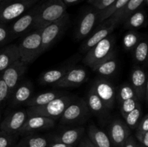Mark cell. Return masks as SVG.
Returning <instances> with one entry per match:
<instances>
[{
    "mask_svg": "<svg viewBox=\"0 0 148 147\" xmlns=\"http://www.w3.org/2000/svg\"><path fill=\"white\" fill-rule=\"evenodd\" d=\"M63 0H45L36 6V14L33 30L42 29L49 23L60 18L66 12Z\"/></svg>",
    "mask_w": 148,
    "mask_h": 147,
    "instance_id": "6da1fadb",
    "label": "cell"
},
{
    "mask_svg": "<svg viewBox=\"0 0 148 147\" xmlns=\"http://www.w3.org/2000/svg\"><path fill=\"white\" fill-rule=\"evenodd\" d=\"M41 29L33 30L24 35L20 40L18 47L20 61L29 65L33 63L42 53Z\"/></svg>",
    "mask_w": 148,
    "mask_h": 147,
    "instance_id": "7a4b0ae2",
    "label": "cell"
},
{
    "mask_svg": "<svg viewBox=\"0 0 148 147\" xmlns=\"http://www.w3.org/2000/svg\"><path fill=\"white\" fill-rule=\"evenodd\" d=\"M115 37L109 35L85 53L82 62L92 70L101 62L115 56Z\"/></svg>",
    "mask_w": 148,
    "mask_h": 147,
    "instance_id": "3957f363",
    "label": "cell"
},
{
    "mask_svg": "<svg viewBox=\"0 0 148 147\" xmlns=\"http://www.w3.org/2000/svg\"><path fill=\"white\" fill-rule=\"evenodd\" d=\"M77 99L72 95H62L46 105L27 107L25 110L27 117L43 116L56 120L60 118L66 108Z\"/></svg>",
    "mask_w": 148,
    "mask_h": 147,
    "instance_id": "277c9868",
    "label": "cell"
},
{
    "mask_svg": "<svg viewBox=\"0 0 148 147\" xmlns=\"http://www.w3.org/2000/svg\"><path fill=\"white\" fill-rule=\"evenodd\" d=\"M69 15L67 12L60 18L49 23L41 29V46L43 52L51 47L64 33L69 26Z\"/></svg>",
    "mask_w": 148,
    "mask_h": 147,
    "instance_id": "5b68a950",
    "label": "cell"
},
{
    "mask_svg": "<svg viewBox=\"0 0 148 147\" xmlns=\"http://www.w3.org/2000/svg\"><path fill=\"white\" fill-rule=\"evenodd\" d=\"M90 111L84 98H77L64 111L60 117V122L63 125L82 124L90 117Z\"/></svg>",
    "mask_w": 148,
    "mask_h": 147,
    "instance_id": "8992f818",
    "label": "cell"
},
{
    "mask_svg": "<svg viewBox=\"0 0 148 147\" xmlns=\"http://www.w3.org/2000/svg\"><path fill=\"white\" fill-rule=\"evenodd\" d=\"M26 0H5L0 2V23L8 24L24 14L34 4Z\"/></svg>",
    "mask_w": 148,
    "mask_h": 147,
    "instance_id": "52a82bcc",
    "label": "cell"
},
{
    "mask_svg": "<svg viewBox=\"0 0 148 147\" xmlns=\"http://www.w3.org/2000/svg\"><path fill=\"white\" fill-rule=\"evenodd\" d=\"M99 12L93 7L82 12L75 29V38L77 40H83L89 36L95 26L98 24Z\"/></svg>",
    "mask_w": 148,
    "mask_h": 147,
    "instance_id": "ba28073f",
    "label": "cell"
},
{
    "mask_svg": "<svg viewBox=\"0 0 148 147\" xmlns=\"http://www.w3.org/2000/svg\"><path fill=\"white\" fill-rule=\"evenodd\" d=\"M36 6L32 10H27L9 25L10 32V39L12 40L20 37L33 29L36 19Z\"/></svg>",
    "mask_w": 148,
    "mask_h": 147,
    "instance_id": "9c48e42d",
    "label": "cell"
},
{
    "mask_svg": "<svg viewBox=\"0 0 148 147\" xmlns=\"http://www.w3.org/2000/svg\"><path fill=\"white\" fill-rule=\"evenodd\" d=\"M117 26L118 25L113 21H111L109 18L100 23L99 25L94 30L93 33L90 36L87 37L82 44L81 45V53H85L86 52H88L95 45L99 43L107 36L111 35Z\"/></svg>",
    "mask_w": 148,
    "mask_h": 147,
    "instance_id": "30bf717a",
    "label": "cell"
},
{
    "mask_svg": "<svg viewBox=\"0 0 148 147\" xmlns=\"http://www.w3.org/2000/svg\"><path fill=\"white\" fill-rule=\"evenodd\" d=\"M100 99L103 102L106 108L111 110L114 108L116 102V89L111 82L103 77L95 79L92 84Z\"/></svg>",
    "mask_w": 148,
    "mask_h": 147,
    "instance_id": "8fae6325",
    "label": "cell"
},
{
    "mask_svg": "<svg viewBox=\"0 0 148 147\" xmlns=\"http://www.w3.org/2000/svg\"><path fill=\"white\" fill-rule=\"evenodd\" d=\"M27 69V65L18 60L10 65L0 74L10 90V96L13 89L21 82Z\"/></svg>",
    "mask_w": 148,
    "mask_h": 147,
    "instance_id": "7c38bea8",
    "label": "cell"
},
{
    "mask_svg": "<svg viewBox=\"0 0 148 147\" xmlns=\"http://www.w3.org/2000/svg\"><path fill=\"white\" fill-rule=\"evenodd\" d=\"M130 84L135 92L140 102L147 101L148 82L145 71L138 65L133 67L130 76Z\"/></svg>",
    "mask_w": 148,
    "mask_h": 147,
    "instance_id": "4fadbf2b",
    "label": "cell"
},
{
    "mask_svg": "<svg viewBox=\"0 0 148 147\" xmlns=\"http://www.w3.org/2000/svg\"><path fill=\"white\" fill-rule=\"evenodd\" d=\"M27 118L25 110H17L7 114L0 123L1 131L12 134L18 135V133Z\"/></svg>",
    "mask_w": 148,
    "mask_h": 147,
    "instance_id": "5bb4252c",
    "label": "cell"
},
{
    "mask_svg": "<svg viewBox=\"0 0 148 147\" xmlns=\"http://www.w3.org/2000/svg\"><path fill=\"white\" fill-rule=\"evenodd\" d=\"M130 134L131 129L124 121L116 118L110 122L108 135L114 147H122Z\"/></svg>",
    "mask_w": 148,
    "mask_h": 147,
    "instance_id": "9a60e30c",
    "label": "cell"
},
{
    "mask_svg": "<svg viewBox=\"0 0 148 147\" xmlns=\"http://www.w3.org/2000/svg\"><path fill=\"white\" fill-rule=\"evenodd\" d=\"M55 125V120L43 116L27 117L18 133V135H25L36 132L50 129Z\"/></svg>",
    "mask_w": 148,
    "mask_h": 147,
    "instance_id": "2e32d148",
    "label": "cell"
},
{
    "mask_svg": "<svg viewBox=\"0 0 148 147\" xmlns=\"http://www.w3.org/2000/svg\"><path fill=\"white\" fill-rule=\"evenodd\" d=\"M88 77V74L86 69L81 66H74L59 82L53 85L59 88L75 87L80 86L86 82Z\"/></svg>",
    "mask_w": 148,
    "mask_h": 147,
    "instance_id": "e0dca14e",
    "label": "cell"
},
{
    "mask_svg": "<svg viewBox=\"0 0 148 147\" xmlns=\"http://www.w3.org/2000/svg\"><path fill=\"white\" fill-rule=\"evenodd\" d=\"M33 85L30 81L20 82L10 95V106L15 108L24 105L33 96Z\"/></svg>",
    "mask_w": 148,
    "mask_h": 147,
    "instance_id": "ac0fdd59",
    "label": "cell"
},
{
    "mask_svg": "<svg viewBox=\"0 0 148 147\" xmlns=\"http://www.w3.org/2000/svg\"><path fill=\"white\" fill-rule=\"evenodd\" d=\"M75 61H71L62 65L61 67H58L57 69H51V70L45 71L42 73L39 77V83L42 85L47 84H54L56 82H59L70 69H72L75 66Z\"/></svg>",
    "mask_w": 148,
    "mask_h": 147,
    "instance_id": "d6986e66",
    "label": "cell"
},
{
    "mask_svg": "<svg viewBox=\"0 0 148 147\" xmlns=\"http://www.w3.org/2000/svg\"><path fill=\"white\" fill-rule=\"evenodd\" d=\"M86 102L90 112L96 115L101 119H105L109 115V110L106 108L103 102L95 93V90L91 86L87 95Z\"/></svg>",
    "mask_w": 148,
    "mask_h": 147,
    "instance_id": "ffe728a7",
    "label": "cell"
},
{
    "mask_svg": "<svg viewBox=\"0 0 148 147\" xmlns=\"http://www.w3.org/2000/svg\"><path fill=\"white\" fill-rule=\"evenodd\" d=\"M85 128L82 126L75 127L71 129H66L57 134L53 135V141L60 142L67 145L72 146L80 141L81 138L84 136Z\"/></svg>",
    "mask_w": 148,
    "mask_h": 147,
    "instance_id": "44dd1931",
    "label": "cell"
},
{
    "mask_svg": "<svg viewBox=\"0 0 148 147\" xmlns=\"http://www.w3.org/2000/svg\"><path fill=\"white\" fill-rule=\"evenodd\" d=\"M147 0H130L124 7L109 17L111 21L117 25L121 24L128 18L132 14L140 8L144 3H147Z\"/></svg>",
    "mask_w": 148,
    "mask_h": 147,
    "instance_id": "7402d4cb",
    "label": "cell"
},
{
    "mask_svg": "<svg viewBox=\"0 0 148 147\" xmlns=\"http://www.w3.org/2000/svg\"><path fill=\"white\" fill-rule=\"evenodd\" d=\"M20 60L17 44H7L0 49V74L17 61Z\"/></svg>",
    "mask_w": 148,
    "mask_h": 147,
    "instance_id": "603a6c76",
    "label": "cell"
},
{
    "mask_svg": "<svg viewBox=\"0 0 148 147\" xmlns=\"http://www.w3.org/2000/svg\"><path fill=\"white\" fill-rule=\"evenodd\" d=\"M88 136L95 147H114L108 134L94 124L88 127Z\"/></svg>",
    "mask_w": 148,
    "mask_h": 147,
    "instance_id": "cb8c5ba5",
    "label": "cell"
},
{
    "mask_svg": "<svg viewBox=\"0 0 148 147\" xmlns=\"http://www.w3.org/2000/svg\"><path fill=\"white\" fill-rule=\"evenodd\" d=\"M64 95L63 92H58V91H50V92H43L38 94L35 96H32L30 99L25 104V106H40V105H46L51 101L53 100L56 98Z\"/></svg>",
    "mask_w": 148,
    "mask_h": 147,
    "instance_id": "d4e9b609",
    "label": "cell"
},
{
    "mask_svg": "<svg viewBox=\"0 0 148 147\" xmlns=\"http://www.w3.org/2000/svg\"><path fill=\"white\" fill-rule=\"evenodd\" d=\"M49 141L43 135L35 133L23 135L15 147H47Z\"/></svg>",
    "mask_w": 148,
    "mask_h": 147,
    "instance_id": "484cf974",
    "label": "cell"
},
{
    "mask_svg": "<svg viewBox=\"0 0 148 147\" xmlns=\"http://www.w3.org/2000/svg\"><path fill=\"white\" fill-rule=\"evenodd\" d=\"M118 69V61L116 59V56L106 59L101 62L92 71L96 72L101 77H109L113 76Z\"/></svg>",
    "mask_w": 148,
    "mask_h": 147,
    "instance_id": "4316f807",
    "label": "cell"
},
{
    "mask_svg": "<svg viewBox=\"0 0 148 147\" xmlns=\"http://www.w3.org/2000/svg\"><path fill=\"white\" fill-rule=\"evenodd\" d=\"M146 21V13L144 10H137L132 14L124 22V27L127 30H135L140 28L145 24Z\"/></svg>",
    "mask_w": 148,
    "mask_h": 147,
    "instance_id": "83f0119b",
    "label": "cell"
},
{
    "mask_svg": "<svg viewBox=\"0 0 148 147\" xmlns=\"http://www.w3.org/2000/svg\"><path fill=\"white\" fill-rule=\"evenodd\" d=\"M142 35L140 33L135 30H130L123 37V48L126 51H132L135 46L141 40Z\"/></svg>",
    "mask_w": 148,
    "mask_h": 147,
    "instance_id": "f1b7e54d",
    "label": "cell"
},
{
    "mask_svg": "<svg viewBox=\"0 0 148 147\" xmlns=\"http://www.w3.org/2000/svg\"><path fill=\"white\" fill-rule=\"evenodd\" d=\"M133 59L137 64H143L147 61L148 44L146 39H141L132 51Z\"/></svg>",
    "mask_w": 148,
    "mask_h": 147,
    "instance_id": "f546056e",
    "label": "cell"
},
{
    "mask_svg": "<svg viewBox=\"0 0 148 147\" xmlns=\"http://www.w3.org/2000/svg\"><path fill=\"white\" fill-rule=\"evenodd\" d=\"M130 0H116L111 6L107 7L103 10L99 12V16H98V24L102 22L104 20L109 18L113 14L122 8Z\"/></svg>",
    "mask_w": 148,
    "mask_h": 147,
    "instance_id": "4dcf8cb0",
    "label": "cell"
},
{
    "mask_svg": "<svg viewBox=\"0 0 148 147\" xmlns=\"http://www.w3.org/2000/svg\"><path fill=\"white\" fill-rule=\"evenodd\" d=\"M132 98L137 99L135 92L130 83L122 84L119 86L118 90L116 91V99H117L119 104L127 99H132Z\"/></svg>",
    "mask_w": 148,
    "mask_h": 147,
    "instance_id": "1f68e13d",
    "label": "cell"
},
{
    "mask_svg": "<svg viewBox=\"0 0 148 147\" xmlns=\"http://www.w3.org/2000/svg\"><path fill=\"white\" fill-rule=\"evenodd\" d=\"M142 116V107L139 104L132 111L129 112L127 115L124 117L125 122L130 129H136L139 121L141 119Z\"/></svg>",
    "mask_w": 148,
    "mask_h": 147,
    "instance_id": "d6a6232c",
    "label": "cell"
},
{
    "mask_svg": "<svg viewBox=\"0 0 148 147\" xmlns=\"http://www.w3.org/2000/svg\"><path fill=\"white\" fill-rule=\"evenodd\" d=\"M139 104H140V102L138 99H136V98H132V99H127V100L120 103V110H121L122 116L124 117L129 112L132 111Z\"/></svg>",
    "mask_w": 148,
    "mask_h": 147,
    "instance_id": "836d02e7",
    "label": "cell"
},
{
    "mask_svg": "<svg viewBox=\"0 0 148 147\" xmlns=\"http://www.w3.org/2000/svg\"><path fill=\"white\" fill-rule=\"evenodd\" d=\"M11 41L8 24L0 23V47L6 46Z\"/></svg>",
    "mask_w": 148,
    "mask_h": 147,
    "instance_id": "e575fe53",
    "label": "cell"
},
{
    "mask_svg": "<svg viewBox=\"0 0 148 147\" xmlns=\"http://www.w3.org/2000/svg\"><path fill=\"white\" fill-rule=\"evenodd\" d=\"M17 135H12L0 131V147H11L15 142Z\"/></svg>",
    "mask_w": 148,
    "mask_h": 147,
    "instance_id": "d590c367",
    "label": "cell"
},
{
    "mask_svg": "<svg viewBox=\"0 0 148 147\" xmlns=\"http://www.w3.org/2000/svg\"><path fill=\"white\" fill-rule=\"evenodd\" d=\"M116 0H88V3L96 10L101 11L111 6Z\"/></svg>",
    "mask_w": 148,
    "mask_h": 147,
    "instance_id": "8d00e7d4",
    "label": "cell"
},
{
    "mask_svg": "<svg viewBox=\"0 0 148 147\" xmlns=\"http://www.w3.org/2000/svg\"><path fill=\"white\" fill-rule=\"evenodd\" d=\"M10 98V90L0 75V106Z\"/></svg>",
    "mask_w": 148,
    "mask_h": 147,
    "instance_id": "74e56055",
    "label": "cell"
},
{
    "mask_svg": "<svg viewBox=\"0 0 148 147\" xmlns=\"http://www.w3.org/2000/svg\"><path fill=\"white\" fill-rule=\"evenodd\" d=\"M136 132H148V115H145L141 118L136 128Z\"/></svg>",
    "mask_w": 148,
    "mask_h": 147,
    "instance_id": "f35d334b",
    "label": "cell"
},
{
    "mask_svg": "<svg viewBox=\"0 0 148 147\" xmlns=\"http://www.w3.org/2000/svg\"><path fill=\"white\" fill-rule=\"evenodd\" d=\"M135 136L140 145L148 147V132H136Z\"/></svg>",
    "mask_w": 148,
    "mask_h": 147,
    "instance_id": "ab89813d",
    "label": "cell"
},
{
    "mask_svg": "<svg viewBox=\"0 0 148 147\" xmlns=\"http://www.w3.org/2000/svg\"><path fill=\"white\" fill-rule=\"evenodd\" d=\"M79 147H95L88 136H83L79 141Z\"/></svg>",
    "mask_w": 148,
    "mask_h": 147,
    "instance_id": "60d3db41",
    "label": "cell"
},
{
    "mask_svg": "<svg viewBox=\"0 0 148 147\" xmlns=\"http://www.w3.org/2000/svg\"><path fill=\"white\" fill-rule=\"evenodd\" d=\"M122 147H137V144L136 143L135 140L134 139L132 136L130 135L127 140L126 141V142L124 143V144L123 145Z\"/></svg>",
    "mask_w": 148,
    "mask_h": 147,
    "instance_id": "b9f144b4",
    "label": "cell"
},
{
    "mask_svg": "<svg viewBox=\"0 0 148 147\" xmlns=\"http://www.w3.org/2000/svg\"><path fill=\"white\" fill-rule=\"evenodd\" d=\"M49 147H73V146H72L67 145V144H63V143L55 142V141H53L52 144H50Z\"/></svg>",
    "mask_w": 148,
    "mask_h": 147,
    "instance_id": "7bdbcfd3",
    "label": "cell"
},
{
    "mask_svg": "<svg viewBox=\"0 0 148 147\" xmlns=\"http://www.w3.org/2000/svg\"><path fill=\"white\" fill-rule=\"evenodd\" d=\"M80 1H82V0H63L64 3L66 4V6L68 5V4H75V3L79 2Z\"/></svg>",
    "mask_w": 148,
    "mask_h": 147,
    "instance_id": "ee69618b",
    "label": "cell"
},
{
    "mask_svg": "<svg viewBox=\"0 0 148 147\" xmlns=\"http://www.w3.org/2000/svg\"><path fill=\"white\" fill-rule=\"evenodd\" d=\"M26 1H34V2H36L37 0H26Z\"/></svg>",
    "mask_w": 148,
    "mask_h": 147,
    "instance_id": "f6af8a7d",
    "label": "cell"
},
{
    "mask_svg": "<svg viewBox=\"0 0 148 147\" xmlns=\"http://www.w3.org/2000/svg\"><path fill=\"white\" fill-rule=\"evenodd\" d=\"M137 147H145V146H142V145H137Z\"/></svg>",
    "mask_w": 148,
    "mask_h": 147,
    "instance_id": "bcb514c9",
    "label": "cell"
},
{
    "mask_svg": "<svg viewBox=\"0 0 148 147\" xmlns=\"http://www.w3.org/2000/svg\"><path fill=\"white\" fill-rule=\"evenodd\" d=\"M1 112H0V121H1Z\"/></svg>",
    "mask_w": 148,
    "mask_h": 147,
    "instance_id": "7dc6e473",
    "label": "cell"
},
{
    "mask_svg": "<svg viewBox=\"0 0 148 147\" xmlns=\"http://www.w3.org/2000/svg\"><path fill=\"white\" fill-rule=\"evenodd\" d=\"M5 1V0H0V2H1V1Z\"/></svg>",
    "mask_w": 148,
    "mask_h": 147,
    "instance_id": "c3c4849f",
    "label": "cell"
}]
</instances>
